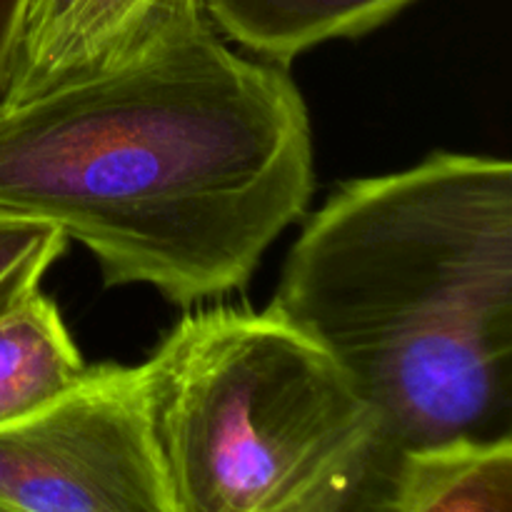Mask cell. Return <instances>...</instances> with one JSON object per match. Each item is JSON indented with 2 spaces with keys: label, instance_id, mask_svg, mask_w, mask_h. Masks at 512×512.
<instances>
[{
  "label": "cell",
  "instance_id": "obj_1",
  "mask_svg": "<svg viewBox=\"0 0 512 512\" xmlns=\"http://www.w3.org/2000/svg\"><path fill=\"white\" fill-rule=\"evenodd\" d=\"M313 190L298 85L233 53L203 0H155L93 60L0 105V210L55 225L110 288L180 308L243 288Z\"/></svg>",
  "mask_w": 512,
  "mask_h": 512
},
{
  "label": "cell",
  "instance_id": "obj_2",
  "mask_svg": "<svg viewBox=\"0 0 512 512\" xmlns=\"http://www.w3.org/2000/svg\"><path fill=\"white\" fill-rule=\"evenodd\" d=\"M268 308L338 365L390 465L510 438V160L433 153L340 183L300 230Z\"/></svg>",
  "mask_w": 512,
  "mask_h": 512
},
{
  "label": "cell",
  "instance_id": "obj_3",
  "mask_svg": "<svg viewBox=\"0 0 512 512\" xmlns=\"http://www.w3.org/2000/svg\"><path fill=\"white\" fill-rule=\"evenodd\" d=\"M140 375L178 512H388L373 413L270 308L185 315Z\"/></svg>",
  "mask_w": 512,
  "mask_h": 512
},
{
  "label": "cell",
  "instance_id": "obj_4",
  "mask_svg": "<svg viewBox=\"0 0 512 512\" xmlns=\"http://www.w3.org/2000/svg\"><path fill=\"white\" fill-rule=\"evenodd\" d=\"M0 503L20 512H178L140 365L105 363L0 425Z\"/></svg>",
  "mask_w": 512,
  "mask_h": 512
},
{
  "label": "cell",
  "instance_id": "obj_5",
  "mask_svg": "<svg viewBox=\"0 0 512 512\" xmlns=\"http://www.w3.org/2000/svg\"><path fill=\"white\" fill-rule=\"evenodd\" d=\"M415 0H203L215 30L263 60H290L328 40L358 38Z\"/></svg>",
  "mask_w": 512,
  "mask_h": 512
},
{
  "label": "cell",
  "instance_id": "obj_6",
  "mask_svg": "<svg viewBox=\"0 0 512 512\" xmlns=\"http://www.w3.org/2000/svg\"><path fill=\"white\" fill-rule=\"evenodd\" d=\"M388 512H512V435L403 453L390 478Z\"/></svg>",
  "mask_w": 512,
  "mask_h": 512
},
{
  "label": "cell",
  "instance_id": "obj_7",
  "mask_svg": "<svg viewBox=\"0 0 512 512\" xmlns=\"http://www.w3.org/2000/svg\"><path fill=\"white\" fill-rule=\"evenodd\" d=\"M88 365L55 300L33 290L0 313V425L43 408Z\"/></svg>",
  "mask_w": 512,
  "mask_h": 512
},
{
  "label": "cell",
  "instance_id": "obj_8",
  "mask_svg": "<svg viewBox=\"0 0 512 512\" xmlns=\"http://www.w3.org/2000/svg\"><path fill=\"white\" fill-rule=\"evenodd\" d=\"M153 3L155 0H80L78 8L70 13L60 33L53 38V43L13 85L5 100L25 95L53 75L68 73V70L93 60L95 55L110 48L120 35L128 33Z\"/></svg>",
  "mask_w": 512,
  "mask_h": 512
},
{
  "label": "cell",
  "instance_id": "obj_9",
  "mask_svg": "<svg viewBox=\"0 0 512 512\" xmlns=\"http://www.w3.org/2000/svg\"><path fill=\"white\" fill-rule=\"evenodd\" d=\"M65 245L55 225L0 210V313L40 288Z\"/></svg>",
  "mask_w": 512,
  "mask_h": 512
},
{
  "label": "cell",
  "instance_id": "obj_10",
  "mask_svg": "<svg viewBox=\"0 0 512 512\" xmlns=\"http://www.w3.org/2000/svg\"><path fill=\"white\" fill-rule=\"evenodd\" d=\"M30 0H0V105L10 95L23 60Z\"/></svg>",
  "mask_w": 512,
  "mask_h": 512
},
{
  "label": "cell",
  "instance_id": "obj_11",
  "mask_svg": "<svg viewBox=\"0 0 512 512\" xmlns=\"http://www.w3.org/2000/svg\"><path fill=\"white\" fill-rule=\"evenodd\" d=\"M0 512H20V510H15V508H10V505L0 503Z\"/></svg>",
  "mask_w": 512,
  "mask_h": 512
}]
</instances>
